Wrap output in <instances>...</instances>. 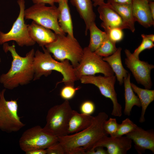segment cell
<instances>
[{
	"mask_svg": "<svg viewBox=\"0 0 154 154\" xmlns=\"http://www.w3.org/2000/svg\"><path fill=\"white\" fill-rule=\"evenodd\" d=\"M148 1H154V0H147Z\"/></svg>",
	"mask_w": 154,
	"mask_h": 154,
	"instance_id": "42",
	"label": "cell"
},
{
	"mask_svg": "<svg viewBox=\"0 0 154 154\" xmlns=\"http://www.w3.org/2000/svg\"><path fill=\"white\" fill-rule=\"evenodd\" d=\"M124 52L126 57L125 64L131 72L137 82L143 85L145 88L150 89L152 86L151 72L154 66L136 58L128 49H125Z\"/></svg>",
	"mask_w": 154,
	"mask_h": 154,
	"instance_id": "12",
	"label": "cell"
},
{
	"mask_svg": "<svg viewBox=\"0 0 154 154\" xmlns=\"http://www.w3.org/2000/svg\"><path fill=\"white\" fill-rule=\"evenodd\" d=\"M25 19H31L36 23L53 31L57 35L65 34L58 22V10L54 5L46 6L43 3L34 4L25 9Z\"/></svg>",
	"mask_w": 154,
	"mask_h": 154,
	"instance_id": "6",
	"label": "cell"
},
{
	"mask_svg": "<svg viewBox=\"0 0 154 154\" xmlns=\"http://www.w3.org/2000/svg\"><path fill=\"white\" fill-rule=\"evenodd\" d=\"M34 4L43 3L48 4L50 6L54 5L55 0H32Z\"/></svg>",
	"mask_w": 154,
	"mask_h": 154,
	"instance_id": "35",
	"label": "cell"
},
{
	"mask_svg": "<svg viewBox=\"0 0 154 154\" xmlns=\"http://www.w3.org/2000/svg\"><path fill=\"white\" fill-rule=\"evenodd\" d=\"M149 10L152 17L154 19V1H149Z\"/></svg>",
	"mask_w": 154,
	"mask_h": 154,
	"instance_id": "38",
	"label": "cell"
},
{
	"mask_svg": "<svg viewBox=\"0 0 154 154\" xmlns=\"http://www.w3.org/2000/svg\"><path fill=\"white\" fill-rule=\"evenodd\" d=\"M93 3V5L94 7L98 6L104 2V0H92Z\"/></svg>",
	"mask_w": 154,
	"mask_h": 154,
	"instance_id": "39",
	"label": "cell"
},
{
	"mask_svg": "<svg viewBox=\"0 0 154 154\" xmlns=\"http://www.w3.org/2000/svg\"><path fill=\"white\" fill-rule=\"evenodd\" d=\"M141 37L142 40L141 44L132 53L134 56L138 58H139V55L143 51L146 49H150L154 46L153 42L147 38L144 34H142Z\"/></svg>",
	"mask_w": 154,
	"mask_h": 154,
	"instance_id": "30",
	"label": "cell"
},
{
	"mask_svg": "<svg viewBox=\"0 0 154 154\" xmlns=\"http://www.w3.org/2000/svg\"><path fill=\"white\" fill-rule=\"evenodd\" d=\"M137 127L129 118H127L123 120L121 124H119L115 137L126 135L135 130Z\"/></svg>",
	"mask_w": 154,
	"mask_h": 154,
	"instance_id": "27",
	"label": "cell"
},
{
	"mask_svg": "<svg viewBox=\"0 0 154 154\" xmlns=\"http://www.w3.org/2000/svg\"><path fill=\"white\" fill-rule=\"evenodd\" d=\"M119 125L116 118L110 117L104 122L103 125V129L108 135H110L111 137H115Z\"/></svg>",
	"mask_w": 154,
	"mask_h": 154,
	"instance_id": "28",
	"label": "cell"
},
{
	"mask_svg": "<svg viewBox=\"0 0 154 154\" xmlns=\"http://www.w3.org/2000/svg\"><path fill=\"white\" fill-rule=\"evenodd\" d=\"M110 7L115 11L120 16L127 29L132 32L135 31V22L133 14L132 4L108 3Z\"/></svg>",
	"mask_w": 154,
	"mask_h": 154,
	"instance_id": "22",
	"label": "cell"
},
{
	"mask_svg": "<svg viewBox=\"0 0 154 154\" xmlns=\"http://www.w3.org/2000/svg\"><path fill=\"white\" fill-rule=\"evenodd\" d=\"M3 49L5 53L9 52L12 58L9 71L0 76V83L4 87L13 90L19 86L28 84L33 80L35 50L31 49L23 57L17 52L14 43L11 45L7 42L4 43Z\"/></svg>",
	"mask_w": 154,
	"mask_h": 154,
	"instance_id": "2",
	"label": "cell"
},
{
	"mask_svg": "<svg viewBox=\"0 0 154 154\" xmlns=\"http://www.w3.org/2000/svg\"><path fill=\"white\" fill-rule=\"evenodd\" d=\"M108 116L104 112L94 117L91 124L85 129L72 135L58 137V142L63 147L65 154H85L91 150L102 137L108 135L103 127Z\"/></svg>",
	"mask_w": 154,
	"mask_h": 154,
	"instance_id": "1",
	"label": "cell"
},
{
	"mask_svg": "<svg viewBox=\"0 0 154 154\" xmlns=\"http://www.w3.org/2000/svg\"><path fill=\"white\" fill-rule=\"evenodd\" d=\"M134 143L135 149L139 154L149 150L154 153V132L153 129L145 130L139 127L126 134Z\"/></svg>",
	"mask_w": 154,
	"mask_h": 154,
	"instance_id": "14",
	"label": "cell"
},
{
	"mask_svg": "<svg viewBox=\"0 0 154 154\" xmlns=\"http://www.w3.org/2000/svg\"><path fill=\"white\" fill-rule=\"evenodd\" d=\"M133 0H108L107 3L119 4H132Z\"/></svg>",
	"mask_w": 154,
	"mask_h": 154,
	"instance_id": "37",
	"label": "cell"
},
{
	"mask_svg": "<svg viewBox=\"0 0 154 154\" xmlns=\"http://www.w3.org/2000/svg\"><path fill=\"white\" fill-rule=\"evenodd\" d=\"M58 3V20L60 27L65 33L74 37L72 22L68 0H60Z\"/></svg>",
	"mask_w": 154,
	"mask_h": 154,
	"instance_id": "19",
	"label": "cell"
},
{
	"mask_svg": "<svg viewBox=\"0 0 154 154\" xmlns=\"http://www.w3.org/2000/svg\"><path fill=\"white\" fill-rule=\"evenodd\" d=\"M80 88L79 86L75 87L74 85H65L60 90V96L65 100H68L74 98L76 92Z\"/></svg>",
	"mask_w": 154,
	"mask_h": 154,
	"instance_id": "29",
	"label": "cell"
},
{
	"mask_svg": "<svg viewBox=\"0 0 154 154\" xmlns=\"http://www.w3.org/2000/svg\"><path fill=\"white\" fill-rule=\"evenodd\" d=\"M17 3L19 8V15L8 32L4 33L0 31V44L14 41L21 47L33 46L36 43L30 36L28 25H27L25 22V0H18Z\"/></svg>",
	"mask_w": 154,
	"mask_h": 154,
	"instance_id": "8",
	"label": "cell"
},
{
	"mask_svg": "<svg viewBox=\"0 0 154 154\" xmlns=\"http://www.w3.org/2000/svg\"><path fill=\"white\" fill-rule=\"evenodd\" d=\"M85 154H108L106 150L101 146L95 148L94 150L86 151Z\"/></svg>",
	"mask_w": 154,
	"mask_h": 154,
	"instance_id": "34",
	"label": "cell"
},
{
	"mask_svg": "<svg viewBox=\"0 0 154 154\" xmlns=\"http://www.w3.org/2000/svg\"><path fill=\"white\" fill-rule=\"evenodd\" d=\"M94 118L91 115L80 114L73 110L68 124V134L78 132L87 128L92 123Z\"/></svg>",
	"mask_w": 154,
	"mask_h": 154,
	"instance_id": "20",
	"label": "cell"
},
{
	"mask_svg": "<svg viewBox=\"0 0 154 154\" xmlns=\"http://www.w3.org/2000/svg\"><path fill=\"white\" fill-rule=\"evenodd\" d=\"M72 110L67 100L52 107L48 112L46 124L43 128L57 137L68 135V124Z\"/></svg>",
	"mask_w": 154,
	"mask_h": 154,
	"instance_id": "5",
	"label": "cell"
},
{
	"mask_svg": "<svg viewBox=\"0 0 154 154\" xmlns=\"http://www.w3.org/2000/svg\"><path fill=\"white\" fill-rule=\"evenodd\" d=\"M98 11L102 21L101 26L105 31L113 28H118L122 30L127 29L120 16L107 3L104 2L98 6Z\"/></svg>",
	"mask_w": 154,
	"mask_h": 154,
	"instance_id": "15",
	"label": "cell"
},
{
	"mask_svg": "<svg viewBox=\"0 0 154 154\" xmlns=\"http://www.w3.org/2000/svg\"><path fill=\"white\" fill-rule=\"evenodd\" d=\"M145 36L148 39L153 42H154V35L153 34L150 35H145Z\"/></svg>",
	"mask_w": 154,
	"mask_h": 154,
	"instance_id": "40",
	"label": "cell"
},
{
	"mask_svg": "<svg viewBox=\"0 0 154 154\" xmlns=\"http://www.w3.org/2000/svg\"><path fill=\"white\" fill-rule=\"evenodd\" d=\"M26 154H46V149H37L25 152Z\"/></svg>",
	"mask_w": 154,
	"mask_h": 154,
	"instance_id": "36",
	"label": "cell"
},
{
	"mask_svg": "<svg viewBox=\"0 0 154 154\" xmlns=\"http://www.w3.org/2000/svg\"><path fill=\"white\" fill-rule=\"evenodd\" d=\"M134 92L137 95L142 110L139 121L143 123L145 121V115L149 104L154 100V90L140 88L132 83H131Z\"/></svg>",
	"mask_w": 154,
	"mask_h": 154,
	"instance_id": "24",
	"label": "cell"
},
{
	"mask_svg": "<svg viewBox=\"0 0 154 154\" xmlns=\"http://www.w3.org/2000/svg\"><path fill=\"white\" fill-rule=\"evenodd\" d=\"M130 74L128 73L123 79L124 87L125 106L124 113L125 115L129 116L133 107L135 106L141 107L139 99L134 93L131 85Z\"/></svg>",
	"mask_w": 154,
	"mask_h": 154,
	"instance_id": "23",
	"label": "cell"
},
{
	"mask_svg": "<svg viewBox=\"0 0 154 154\" xmlns=\"http://www.w3.org/2000/svg\"><path fill=\"white\" fill-rule=\"evenodd\" d=\"M47 154H65L64 150L58 142L46 149Z\"/></svg>",
	"mask_w": 154,
	"mask_h": 154,
	"instance_id": "33",
	"label": "cell"
},
{
	"mask_svg": "<svg viewBox=\"0 0 154 154\" xmlns=\"http://www.w3.org/2000/svg\"><path fill=\"white\" fill-rule=\"evenodd\" d=\"M1 58H0V63H1Z\"/></svg>",
	"mask_w": 154,
	"mask_h": 154,
	"instance_id": "43",
	"label": "cell"
},
{
	"mask_svg": "<svg viewBox=\"0 0 154 154\" xmlns=\"http://www.w3.org/2000/svg\"><path fill=\"white\" fill-rule=\"evenodd\" d=\"M70 1L85 23L86 35L90 25L95 22L96 18L92 0H70Z\"/></svg>",
	"mask_w": 154,
	"mask_h": 154,
	"instance_id": "18",
	"label": "cell"
},
{
	"mask_svg": "<svg viewBox=\"0 0 154 154\" xmlns=\"http://www.w3.org/2000/svg\"><path fill=\"white\" fill-rule=\"evenodd\" d=\"M58 142V137L47 132L39 125L26 130L19 141L20 148L25 152L35 149H46Z\"/></svg>",
	"mask_w": 154,
	"mask_h": 154,
	"instance_id": "9",
	"label": "cell"
},
{
	"mask_svg": "<svg viewBox=\"0 0 154 154\" xmlns=\"http://www.w3.org/2000/svg\"><path fill=\"white\" fill-rule=\"evenodd\" d=\"M45 47L55 60H68L74 68L78 65L83 54V49L77 40L68 35H57L56 39Z\"/></svg>",
	"mask_w": 154,
	"mask_h": 154,
	"instance_id": "4",
	"label": "cell"
},
{
	"mask_svg": "<svg viewBox=\"0 0 154 154\" xmlns=\"http://www.w3.org/2000/svg\"><path fill=\"white\" fill-rule=\"evenodd\" d=\"M132 5L133 16L135 22H137L146 28L154 25V19L149 10L148 1L133 0Z\"/></svg>",
	"mask_w": 154,
	"mask_h": 154,
	"instance_id": "17",
	"label": "cell"
},
{
	"mask_svg": "<svg viewBox=\"0 0 154 154\" xmlns=\"http://www.w3.org/2000/svg\"><path fill=\"white\" fill-rule=\"evenodd\" d=\"M28 28L32 39L42 47L52 43L56 38L57 35L51 30L33 21L28 25Z\"/></svg>",
	"mask_w": 154,
	"mask_h": 154,
	"instance_id": "16",
	"label": "cell"
},
{
	"mask_svg": "<svg viewBox=\"0 0 154 154\" xmlns=\"http://www.w3.org/2000/svg\"><path fill=\"white\" fill-rule=\"evenodd\" d=\"M116 79V76L114 75L110 76L92 75L82 76L79 80L82 84H91L97 87L102 95L112 101L113 109L112 115L120 117L122 115V107L118 102L115 89Z\"/></svg>",
	"mask_w": 154,
	"mask_h": 154,
	"instance_id": "11",
	"label": "cell"
},
{
	"mask_svg": "<svg viewBox=\"0 0 154 154\" xmlns=\"http://www.w3.org/2000/svg\"><path fill=\"white\" fill-rule=\"evenodd\" d=\"M105 32L110 39L116 43L121 41L123 38L124 33L123 30L120 28H113Z\"/></svg>",
	"mask_w": 154,
	"mask_h": 154,
	"instance_id": "31",
	"label": "cell"
},
{
	"mask_svg": "<svg viewBox=\"0 0 154 154\" xmlns=\"http://www.w3.org/2000/svg\"><path fill=\"white\" fill-rule=\"evenodd\" d=\"M81 113L85 115H91L95 110L94 103L92 101L87 100L83 102L80 107Z\"/></svg>",
	"mask_w": 154,
	"mask_h": 154,
	"instance_id": "32",
	"label": "cell"
},
{
	"mask_svg": "<svg viewBox=\"0 0 154 154\" xmlns=\"http://www.w3.org/2000/svg\"><path fill=\"white\" fill-rule=\"evenodd\" d=\"M122 49L117 48L116 51L112 54L104 57L103 60L109 64L120 85L123 82V79L127 76L128 72L123 67L121 61V53Z\"/></svg>",
	"mask_w": 154,
	"mask_h": 154,
	"instance_id": "21",
	"label": "cell"
},
{
	"mask_svg": "<svg viewBox=\"0 0 154 154\" xmlns=\"http://www.w3.org/2000/svg\"><path fill=\"white\" fill-rule=\"evenodd\" d=\"M43 52L37 50L35 52L33 66L34 75L33 81L39 79L43 76L47 77L53 71H57L63 76L62 80L57 84L63 82L65 85L74 86L77 80L74 69L69 60L59 61L53 58L51 54L44 48L42 47Z\"/></svg>",
	"mask_w": 154,
	"mask_h": 154,
	"instance_id": "3",
	"label": "cell"
},
{
	"mask_svg": "<svg viewBox=\"0 0 154 154\" xmlns=\"http://www.w3.org/2000/svg\"><path fill=\"white\" fill-rule=\"evenodd\" d=\"M116 43L112 41L107 35L100 46L94 52L102 57H106L112 54L117 50Z\"/></svg>",
	"mask_w": 154,
	"mask_h": 154,
	"instance_id": "26",
	"label": "cell"
},
{
	"mask_svg": "<svg viewBox=\"0 0 154 154\" xmlns=\"http://www.w3.org/2000/svg\"><path fill=\"white\" fill-rule=\"evenodd\" d=\"M132 142L126 136L112 137L106 136L101 139L90 150L101 146L107 149L108 154H126L131 149Z\"/></svg>",
	"mask_w": 154,
	"mask_h": 154,
	"instance_id": "13",
	"label": "cell"
},
{
	"mask_svg": "<svg viewBox=\"0 0 154 154\" xmlns=\"http://www.w3.org/2000/svg\"><path fill=\"white\" fill-rule=\"evenodd\" d=\"M1 94V91H0V96Z\"/></svg>",
	"mask_w": 154,
	"mask_h": 154,
	"instance_id": "44",
	"label": "cell"
},
{
	"mask_svg": "<svg viewBox=\"0 0 154 154\" xmlns=\"http://www.w3.org/2000/svg\"><path fill=\"white\" fill-rule=\"evenodd\" d=\"M6 89L1 91L0 96V130L7 133L16 132L25 124L21 121L18 115L17 101L6 100Z\"/></svg>",
	"mask_w": 154,
	"mask_h": 154,
	"instance_id": "10",
	"label": "cell"
},
{
	"mask_svg": "<svg viewBox=\"0 0 154 154\" xmlns=\"http://www.w3.org/2000/svg\"><path fill=\"white\" fill-rule=\"evenodd\" d=\"M60 0H55V3H58L60 1Z\"/></svg>",
	"mask_w": 154,
	"mask_h": 154,
	"instance_id": "41",
	"label": "cell"
},
{
	"mask_svg": "<svg viewBox=\"0 0 154 154\" xmlns=\"http://www.w3.org/2000/svg\"><path fill=\"white\" fill-rule=\"evenodd\" d=\"M83 54L77 66L74 68L75 74L77 80H79L82 76H92L101 73L104 76L114 75L111 67L102 57L91 51L88 46L83 49Z\"/></svg>",
	"mask_w": 154,
	"mask_h": 154,
	"instance_id": "7",
	"label": "cell"
},
{
	"mask_svg": "<svg viewBox=\"0 0 154 154\" xmlns=\"http://www.w3.org/2000/svg\"><path fill=\"white\" fill-rule=\"evenodd\" d=\"M89 30L90 32V40L88 47L92 51L94 52L101 45L107 34L97 26L95 22L90 25Z\"/></svg>",
	"mask_w": 154,
	"mask_h": 154,
	"instance_id": "25",
	"label": "cell"
}]
</instances>
